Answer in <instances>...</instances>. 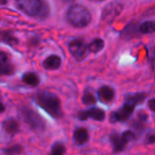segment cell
Listing matches in <instances>:
<instances>
[{
	"label": "cell",
	"mask_w": 155,
	"mask_h": 155,
	"mask_svg": "<svg viewBox=\"0 0 155 155\" xmlns=\"http://www.w3.org/2000/svg\"><path fill=\"white\" fill-rule=\"evenodd\" d=\"M148 106L153 112H155V99H151L148 102Z\"/></svg>",
	"instance_id": "4316f807"
},
{
	"label": "cell",
	"mask_w": 155,
	"mask_h": 155,
	"mask_svg": "<svg viewBox=\"0 0 155 155\" xmlns=\"http://www.w3.org/2000/svg\"><path fill=\"white\" fill-rule=\"evenodd\" d=\"M147 143H155V134L153 135H150L149 137H148V139H147Z\"/></svg>",
	"instance_id": "83f0119b"
},
{
	"label": "cell",
	"mask_w": 155,
	"mask_h": 155,
	"mask_svg": "<svg viewBox=\"0 0 155 155\" xmlns=\"http://www.w3.org/2000/svg\"><path fill=\"white\" fill-rule=\"evenodd\" d=\"M6 63H9L8 56H7V54L5 52H3V51L0 50V64H6Z\"/></svg>",
	"instance_id": "d4e9b609"
},
{
	"label": "cell",
	"mask_w": 155,
	"mask_h": 155,
	"mask_svg": "<svg viewBox=\"0 0 155 155\" xmlns=\"http://www.w3.org/2000/svg\"><path fill=\"white\" fill-rule=\"evenodd\" d=\"M83 103L85 105H91L96 103V98L92 93H85L83 96Z\"/></svg>",
	"instance_id": "603a6c76"
},
{
	"label": "cell",
	"mask_w": 155,
	"mask_h": 155,
	"mask_svg": "<svg viewBox=\"0 0 155 155\" xmlns=\"http://www.w3.org/2000/svg\"><path fill=\"white\" fill-rule=\"evenodd\" d=\"M146 95L145 94H129L125 97V103H128L130 104H133L136 106L138 104L143 103V101L145 99Z\"/></svg>",
	"instance_id": "2e32d148"
},
{
	"label": "cell",
	"mask_w": 155,
	"mask_h": 155,
	"mask_svg": "<svg viewBox=\"0 0 155 155\" xmlns=\"http://www.w3.org/2000/svg\"><path fill=\"white\" fill-rule=\"evenodd\" d=\"M62 64V59L59 55L56 54H52L48 57H46L44 61H43V67L45 70H57L58 68H60Z\"/></svg>",
	"instance_id": "9c48e42d"
},
{
	"label": "cell",
	"mask_w": 155,
	"mask_h": 155,
	"mask_svg": "<svg viewBox=\"0 0 155 155\" xmlns=\"http://www.w3.org/2000/svg\"><path fill=\"white\" fill-rule=\"evenodd\" d=\"M139 32L142 34H153L155 33V22L154 21H146L140 25Z\"/></svg>",
	"instance_id": "e0dca14e"
},
{
	"label": "cell",
	"mask_w": 155,
	"mask_h": 155,
	"mask_svg": "<svg viewBox=\"0 0 155 155\" xmlns=\"http://www.w3.org/2000/svg\"><path fill=\"white\" fill-rule=\"evenodd\" d=\"M78 118L82 121H85L88 118L95 121H104L105 118V113L100 108H91L88 111H83L78 114Z\"/></svg>",
	"instance_id": "ba28073f"
},
{
	"label": "cell",
	"mask_w": 155,
	"mask_h": 155,
	"mask_svg": "<svg viewBox=\"0 0 155 155\" xmlns=\"http://www.w3.org/2000/svg\"><path fill=\"white\" fill-rule=\"evenodd\" d=\"M92 19L90 11L84 5L74 4L71 5L66 12V20L70 25L76 28L87 26Z\"/></svg>",
	"instance_id": "3957f363"
},
{
	"label": "cell",
	"mask_w": 155,
	"mask_h": 155,
	"mask_svg": "<svg viewBox=\"0 0 155 155\" xmlns=\"http://www.w3.org/2000/svg\"><path fill=\"white\" fill-rule=\"evenodd\" d=\"M5 105L0 102V114H1V113H4V112H5Z\"/></svg>",
	"instance_id": "f1b7e54d"
},
{
	"label": "cell",
	"mask_w": 155,
	"mask_h": 155,
	"mask_svg": "<svg viewBox=\"0 0 155 155\" xmlns=\"http://www.w3.org/2000/svg\"><path fill=\"white\" fill-rule=\"evenodd\" d=\"M89 140V134L85 128H78L74 133V141L77 145H84Z\"/></svg>",
	"instance_id": "30bf717a"
},
{
	"label": "cell",
	"mask_w": 155,
	"mask_h": 155,
	"mask_svg": "<svg viewBox=\"0 0 155 155\" xmlns=\"http://www.w3.org/2000/svg\"><path fill=\"white\" fill-rule=\"evenodd\" d=\"M22 151H23V147L19 144H15L3 150L4 153L5 155H17L21 153Z\"/></svg>",
	"instance_id": "ffe728a7"
},
{
	"label": "cell",
	"mask_w": 155,
	"mask_h": 155,
	"mask_svg": "<svg viewBox=\"0 0 155 155\" xmlns=\"http://www.w3.org/2000/svg\"><path fill=\"white\" fill-rule=\"evenodd\" d=\"M35 102L38 106L43 108L52 117L58 119L63 116L60 99L54 94L47 91H40L35 95Z\"/></svg>",
	"instance_id": "7a4b0ae2"
},
{
	"label": "cell",
	"mask_w": 155,
	"mask_h": 155,
	"mask_svg": "<svg viewBox=\"0 0 155 155\" xmlns=\"http://www.w3.org/2000/svg\"><path fill=\"white\" fill-rule=\"evenodd\" d=\"M29 44H30L31 45H33V46L38 45V44H39V38H38L37 36H35V37L31 38L30 41H29Z\"/></svg>",
	"instance_id": "484cf974"
},
{
	"label": "cell",
	"mask_w": 155,
	"mask_h": 155,
	"mask_svg": "<svg viewBox=\"0 0 155 155\" xmlns=\"http://www.w3.org/2000/svg\"><path fill=\"white\" fill-rule=\"evenodd\" d=\"M22 81L30 85V86H37L40 83V79L38 77V75L34 73V72H26L23 74L22 76Z\"/></svg>",
	"instance_id": "9a60e30c"
},
{
	"label": "cell",
	"mask_w": 155,
	"mask_h": 155,
	"mask_svg": "<svg viewBox=\"0 0 155 155\" xmlns=\"http://www.w3.org/2000/svg\"><path fill=\"white\" fill-rule=\"evenodd\" d=\"M7 4V1H2L0 0V5H6Z\"/></svg>",
	"instance_id": "f546056e"
},
{
	"label": "cell",
	"mask_w": 155,
	"mask_h": 155,
	"mask_svg": "<svg viewBox=\"0 0 155 155\" xmlns=\"http://www.w3.org/2000/svg\"><path fill=\"white\" fill-rule=\"evenodd\" d=\"M0 42L5 43L9 45H15L18 44V39L11 31L2 30L0 31Z\"/></svg>",
	"instance_id": "7c38bea8"
},
{
	"label": "cell",
	"mask_w": 155,
	"mask_h": 155,
	"mask_svg": "<svg viewBox=\"0 0 155 155\" xmlns=\"http://www.w3.org/2000/svg\"><path fill=\"white\" fill-rule=\"evenodd\" d=\"M21 115L25 123L29 125V127L36 132H42L45 128V121L42 119V117L33 111L31 108L28 107H22L21 110Z\"/></svg>",
	"instance_id": "277c9868"
},
{
	"label": "cell",
	"mask_w": 155,
	"mask_h": 155,
	"mask_svg": "<svg viewBox=\"0 0 155 155\" xmlns=\"http://www.w3.org/2000/svg\"><path fill=\"white\" fill-rule=\"evenodd\" d=\"M136 30H137V29H136L135 25L130 24V25H128L124 28V32H123V36H124L125 38L133 37L134 35L135 34Z\"/></svg>",
	"instance_id": "7402d4cb"
},
{
	"label": "cell",
	"mask_w": 155,
	"mask_h": 155,
	"mask_svg": "<svg viewBox=\"0 0 155 155\" xmlns=\"http://www.w3.org/2000/svg\"><path fill=\"white\" fill-rule=\"evenodd\" d=\"M4 130L9 134H15L19 132V124L14 118H8L3 123Z\"/></svg>",
	"instance_id": "4fadbf2b"
},
{
	"label": "cell",
	"mask_w": 155,
	"mask_h": 155,
	"mask_svg": "<svg viewBox=\"0 0 155 155\" xmlns=\"http://www.w3.org/2000/svg\"><path fill=\"white\" fill-rule=\"evenodd\" d=\"M110 140L114 145V152L118 153L121 152L124 149L125 145H126V142L123 139L122 135H119L118 134H113L110 136Z\"/></svg>",
	"instance_id": "5bb4252c"
},
{
	"label": "cell",
	"mask_w": 155,
	"mask_h": 155,
	"mask_svg": "<svg viewBox=\"0 0 155 155\" xmlns=\"http://www.w3.org/2000/svg\"><path fill=\"white\" fill-rule=\"evenodd\" d=\"M15 5L25 15L40 20L46 19L50 14L48 3L42 0H17Z\"/></svg>",
	"instance_id": "6da1fadb"
},
{
	"label": "cell",
	"mask_w": 155,
	"mask_h": 155,
	"mask_svg": "<svg viewBox=\"0 0 155 155\" xmlns=\"http://www.w3.org/2000/svg\"><path fill=\"white\" fill-rule=\"evenodd\" d=\"M123 5L119 2H112L106 5L103 10L102 13V20L105 22H111L113 21L116 16H118L122 10H123Z\"/></svg>",
	"instance_id": "8992f818"
},
{
	"label": "cell",
	"mask_w": 155,
	"mask_h": 155,
	"mask_svg": "<svg viewBox=\"0 0 155 155\" xmlns=\"http://www.w3.org/2000/svg\"><path fill=\"white\" fill-rule=\"evenodd\" d=\"M122 137H123V139L126 142V143H129V142H132V141H134V140L135 139L134 134L133 132H131V131H126V132H124V133L122 134Z\"/></svg>",
	"instance_id": "cb8c5ba5"
},
{
	"label": "cell",
	"mask_w": 155,
	"mask_h": 155,
	"mask_svg": "<svg viewBox=\"0 0 155 155\" xmlns=\"http://www.w3.org/2000/svg\"><path fill=\"white\" fill-rule=\"evenodd\" d=\"M68 48H69L71 54L77 61L84 60L87 57L88 53H89L88 46L82 40H79V39H75V40L71 41L69 43Z\"/></svg>",
	"instance_id": "5b68a950"
},
{
	"label": "cell",
	"mask_w": 155,
	"mask_h": 155,
	"mask_svg": "<svg viewBox=\"0 0 155 155\" xmlns=\"http://www.w3.org/2000/svg\"><path fill=\"white\" fill-rule=\"evenodd\" d=\"M134 107L135 106L133 104L124 103V104L122 108H120L117 112L111 114V122L116 123V122H124V121L128 120L129 117L134 113Z\"/></svg>",
	"instance_id": "52a82bcc"
},
{
	"label": "cell",
	"mask_w": 155,
	"mask_h": 155,
	"mask_svg": "<svg viewBox=\"0 0 155 155\" xmlns=\"http://www.w3.org/2000/svg\"><path fill=\"white\" fill-rule=\"evenodd\" d=\"M64 153H65L64 145L61 143H56L53 145L50 155H64Z\"/></svg>",
	"instance_id": "44dd1931"
},
{
	"label": "cell",
	"mask_w": 155,
	"mask_h": 155,
	"mask_svg": "<svg viewBox=\"0 0 155 155\" xmlns=\"http://www.w3.org/2000/svg\"><path fill=\"white\" fill-rule=\"evenodd\" d=\"M104 47V42L102 39H100V38H97V39L94 40L88 45V49L92 53H98Z\"/></svg>",
	"instance_id": "ac0fdd59"
},
{
	"label": "cell",
	"mask_w": 155,
	"mask_h": 155,
	"mask_svg": "<svg viewBox=\"0 0 155 155\" xmlns=\"http://www.w3.org/2000/svg\"><path fill=\"white\" fill-rule=\"evenodd\" d=\"M98 96L103 103H110L114 97V91L110 86H103L98 91Z\"/></svg>",
	"instance_id": "8fae6325"
},
{
	"label": "cell",
	"mask_w": 155,
	"mask_h": 155,
	"mask_svg": "<svg viewBox=\"0 0 155 155\" xmlns=\"http://www.w3.org/2000/svg\"><path fill=\"white\" fill-rule=\"evenodd\" d=\"M15 68L12 64L6 63L0 64V76L1 75H10L14 73Z\"/></svg>",
	"instance_id": "d6986e66"
}]
</instances>
